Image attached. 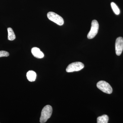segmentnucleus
<instances>
[{
  "instance_id": "f257e3e1",
  "label": "nucleus",
  "mask_w": 123,
  "mask_h": 123,
  "mask_svg": "<svg viewBox=\"0 0 123 123\" xmlns=\"http://www.w3.org/2000/svg\"><path fill=\"white\" fill-rule=\"evenodd\" d=\"M52 111V107L50 105L45 106L42 110L40 122L41 123H44L47 122L51 117Z\"/></svg>"
},
{
  "instance_id": "f03ea898",
  "label": "nucleus",
  "mask_w": 123,
  "mask_h": 123,
  "mask_svg": "<svg viewBox=\"0 0 123 123\" xmlns=\"http://www.w3.org/2000/svg\"><path fill=\"white\" fill-rule=\"evenodd\" d=\"M47 16L49 19L59 25H63L64 21L63 18L57 14L53 12H49L48 13Z\"/></svg>"
},
{
  "instance_id": "7ed1b4c3",
  "label": "nucleus",
  "mask_w": 123,
  "mask_h": 123,
  "mask_svg": "<svg viewBox=\"0 0 123 123\" xmlns=\"http://www.w3.org/2000/svg\"><path fill=\"white\" fill-rule=\"evenodd\" d=\"M97 87L102 92L111 94L112 93V89L111 85L104 81H100L97 84Z\"/></svg>"
},
{
  "instance_id": "20e7f679",
  "label": "nucleus",
  "mask_w": 123,
  "mask_h": 123,
  "mask_svg": "<svg viewBox=\"0 0 123 123\" xmlns=\"http://www.w3.org/2000/svg\"><path fill=\"white\" fill-rule=\"evenodd\" d=\"M84 68V65L81 62H74L69 65L66 69V71L68 73L77 72L81 70Z\"/></svg>"
},
{
  "instance_id": "39448f33",
  "label": "nucleus",
  "mask_w": 123,
  "mask_h": 123,
  "mask_svg": "<svg viewBox=\"0 0 123 123\" xmlns=\"http://www.w3.org/2000/svg\"><path fill=\"white\" fill-rule=\"evenodd\" d=\"M99 29V24L96 20H93L91 23V30L87 35L89 39H92L96 36Z\"/></svg>"
},
{
  "instance_id": "423d86ee",
  "label": "nucleus",
  "mask_w": 123,
  "mask_h": 123,
  "mask_svg": "<svg viewBox=\"0 0 123 123\" xmlns=\"http://www.w3.org/2000/svg\"><path fill=\"white\" fill-rule=\"evenodd\" d=\"M123 50V38L120 37L117 38L115 43V51L116 55L120 56Z\"/></svg>"
},
{
  "instance_id": "0eeeda50",
  "label": "nucleus",
  "mask_w": 123,
  "mask_h": 123,
  "mask_svg": "<svg viewBox=\"0 0 123 123\" xmlns=\"http://www.w3.org/2000/svg\"><path fill=\"white\" fill-rule=\"evenodd\" d=\"M31 52L33 56L36 58L42 59L44 57V54L38 48L34 47L31 49Z\"/></svg>"
},
{
  "instance_id": "6e6552de",
  "label": "nucleus",
  "mask_w": 123,
  "mask_h": 123,
  "mask_svg": "<svg viewBox=\"0 0 123 123\" xmlns=\"http://www.w3.org/2000/svg\"><path fill=\"white\" fill-rule=\"evenodd\" d=\"M27 78L29 81L33 82L35 81L36 79V73L33 70H30L26 74Z\"/></svg>"
},
{
  "instance_id": "1a4fd4ad",
  "label": "nucleus",
  "mask_w": 123,
  "mask_h": 123,
  "mask_svg": "<svg viewBox=\"0 0 123 123\" xmlns=\"http://www.w3.org/2000/svg\"><path fill=\"white\" fill-rule=\"evenodd\" d=\"M8 32V40L10 41L14 40L16 38V36L13 30L11 27H9L7 29Z\"/></svg>"
},
{
  "instance_id": "9d476101",
  "label": "nucleus",
  "mask_w": 123,
  "mask_h": 123,
  "mask_svg": "<svg viewBox=\"0 0 123 123\" xmlns=\"http://www.w3.org/2000/svg\"><path fill=\"white\" fill-rule=\"evenodd\" d=\"M109 118L107 115H103L101 116L98 117L97 118V123H108Z\"/></svg>"
},
{
  "instance_id": "9b49d317",
  "label": "nucleus",
  "mask_w": 123,
  "mask_h": 123,
  "mask_svg": "<svg viewBox=\"0 0 123 123\" xmlns=\"http://www.w3.org/2000/svg\"><path fill=\"white\" fill-rule=\"evenodd\" d=\"M111 6L112 8V10L114 13L116 15H119L120 13L119 9L117 5L114 2H112L111 3Z\"/></svg>"
},
{
  "instance_id": "f8f14e48",
  "label": "nucleus",
  "mask_w": 123,
  "mask_h": 123,
  "mask_svg": "<svg viewBox=\"0 0 123 123\" xmlns=\"http://www.w3.org/2000/svg\"><path fill=\"white\" fill-rule=\"evenodd\" d=\"M9 55V52L5 51H0V57H7Z\"/></svg>"
}]
</instances>
